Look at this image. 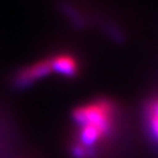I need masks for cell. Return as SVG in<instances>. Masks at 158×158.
I'll list each match as a JSON object with an SVG mask.
<instances>
[{
  "label": "cell",
  "instance_id": "7a4b0ae2",
  "mask_svg": "<svg viewBox=\"0 0 158 158\" xmlns=\"http://www.w3.org/2000/svg\"><path fill=\"white\" fill-rule=\"evenodd\" d=\"M53 73L54 68H53L52 57L48 56L20 68L13 76L12 84L15 88H27Z\"/></svg>",
  "mask_w": 158,
  "mask_h": 158
},
{
  "label": "cell",
  "instance_id": "3957f363",
  "mask_svg": "<svg viewBox=\"0 0 158 158\" xmlns=\"http://www.w3.org/2000/svg\"><path fill=\"white\" fill-rule=\"evenodd\" d=\"M52 63L54 73L67 78H74L79 74V62L70 53H57L52 55Z\"/></svg>",
  "mask_w": 158,
  "mask_h": 158
},
{
  "label": "cell",
  "instance_id": "6da1fadb",
  "mask_svg": "<svg viewBox=\"0 0 158 158\" xmlns=\"http://www.w3.org/2000/svg\"><path fill=\"white\" fill-rule=\"evenodd\" d=\"M115 118L116 106L111 99L97 98L77 106L72 113L77 126L75 144L97 155L96 146L113 134Z\"/></svg>",
  "mask_w": 158,
  "mask_h": 158
}]
</instances>
